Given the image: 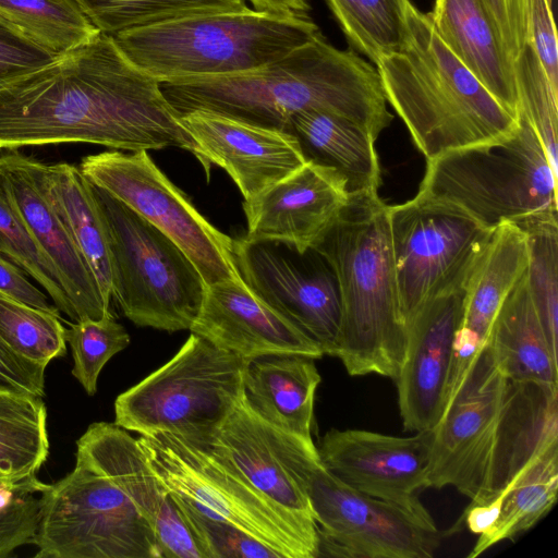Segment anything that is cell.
I'll use <instances>...</instances> for the list:
<instances>
[{
	"label": "cell",
	"mask_w": 558,
	"mask_h": 558,
	"mask_svg": "<svg viewBox=\"0 0 558 558\" xmlns=\"http://www.w3.org/2000/svg\"><path fill=\"white\" fill-rule=\"evenodd\" d=\"M63 143L177 147L203 162L160 83L104 33L0 87V149Z\"/></svg>",
	"instance_id": "1"
},
{
	"label": "cell",
	"mask_w": 558,
	"mask_h": 558,
	"mask_svg": "<svg viewBox=\"0 0 558 558\" xmlns=\"http://www.w3.org/2000/svg\"><path fill=\"white\" fill-rule=\"evenodd\" d=\"M160 87L179 116L207 110L287 132L291 118L306 110L350 119L375 140L392 120L376 66L353 50L336 48L320 32L260 68Z\"/></svg>",
	"instance_id": "2"
},
{
	"label": "cell",
	"mask_w": 558,
	"mask_h": 558,
	"mask_svg": "<svg viewBox=\"0 0 558 558\" xmlns=\"http://www.w3.org/2000/svg\"><path fill=\"white\" fill-rule=\"evenodd\" d=\"M400 46L375 63L389 104L426 160L510 135L505 108L439 38L426 13L407 10Z\"/></svg>",
	"instance_id": "3"
},
{
	"label": "cell",
	"mask_w": 558,
	"mask_h": 558,
	"mask_svg": "<svg viewBox=\"0 0 558 558\" xmlns=\"http://www.w3.org/2000/svg\"><path fill=\"white\" fill-rule=\"evenodd\" d=\"M332 266L341 299L333 356L351 376L396 381L407 348L388 221L378 191L349 194L345 206L314 246Z\"/></svg>",
	"instance_id": "4"
},
{
	"label": "cell",
	"mask_w": 558,
	"mask_h": 558,
	"mask_svg": "<svg viewBox=\"0 0 558 558\" xmlns=\"http://www.w3.org/2000/svg\"><path fill=\"white\" fill-rule=\"evenodd\" d=\"M429 487L453 486L470 506L498 497L522 468L532 426L518 385L497 367L488 341L433 428Z\"/></svg>",
	"instance_id": "5"
},
{
	"label": "cell",
	"mask_w": 558,
	"mask_h": 558,
	"mask_svg": "<svg viewBox=\"0 0 558 558\" xmlns=\"http://www.w3.org/2000/svg\"><path fill=\"white\" fill-rule=\"evenodd\" d=\"M320 31L308 14L247 7L113 35L121 52L159 83L251 71L282 58Z\"/></svg>",
	"instance_id": "6"
},
{
	"label": "cell",
	"mask_w": 558,
	"mask_h": 558,
	"mask_svg": "<svg viewBox=\"0 0 558 558\" xmlns=\"http://www.w3.org/2000/svg\"><path fill=\"white\" fill-rule=\"evenodd\" d=\"M557 177L524 114L508 136L427 160L417 196L454 207L482 227L557 217Z\"/></svg>",
	"instance_id": "7"
},
{
	"label": "cell",
	"mask_w": 558,
	"mask_h": 558,
	"mask_svg": "<svg viewBox=\"0 0 558 558\" xmlns=\"http://www.w3.org/2000/svg\"><path fill=\"white\" fill-rule=\"evenodd\" d=\"M246 361L191 332L170 361L117 397L114 424L202 448L240 400Z\"/></svg>",
	"instance_id": "8"
},
{
	"label": "cell",
	"mask_w": 558,
	"mask_h": 558,
	"mask_svg": "<svg viewBox=\"0 0 558 558\" xmlns=\"http://www.w3.org/2000/svg\"><path fill=\"white\" fill-rule=\"evenodd\" d=\"M137 441L168 492L199 512L244 530L282 558H317L316 522L266 499L221 458L169 433L141 435Z\"/></svg>",
	"instance_id": "9"
},
{
	"label": "cell",
	"mask_w": 558,
	"mask_h": 558,
	"mask_svg": "<svg viewBox=\"0 0 558 558\" xmlns=\"http://www.w3.org/2000/svg\"><path fill=\"white\" fill-rule=\"evenodd\" d=\"M94 190L109 233L112 298L124 316L140 327L190 330L206 289L193 262L122 202Z\"/></svg>",
	"instance_id": "10"
},
{
	"label": "cell",
	"mask_w": 558,
	"mask_h": 558,
	"mask_svg": "<svg viewBox=\"0 0 558 558\" xmlns=\"http://www.w3.org/2000/svg\"><path fill=\"white\" fill-rule=\"evenodd\" d=\"M37 558H162L148 521L110 478L76 459L40 493Z\"/></svg>",
	"instance_id": "11"
},
{
	"label": "cell",
	"mask_w": 558,
	"mask_h": 558,
	"mask_svg": "<svg viewBox=\"0 0 558 558\" xmlns=\"http://www.w3.org/2000/svg\"><path fill=\"white\" fill-rule=\"evenodd\" d=\"M80 170L171 239L193 262L206 286L241 279L233 239L213 226L158 168L147 150L85 156Z\"/></svg>",
	"instance_id": "12"
},
{
	"label": "cell",
	"mask_w": 558,
	"mask_h": 558,
	"mask_svg": "<svg viewBox=\"0 0 558 558\" xmlns=\"http://www.w3.org/2000/svg\"><path fill=\"white\" fill-rule=\"evenodd\" d=\"M400 311L405 326L429 298L466 284L494 230L420 196L388 206Z\"/></svg>",
	"instance_id": "13"
},
{
	"label": "cell",
	"mask_w": 558,
	"mask_h": 558,
	"mask_svg": "<svg viewBox=\"0 0 558 558\" xmlns=\"http://www.w3.org/2000/svg\"><path fill=\"white\" fill-rule=\"evenodd\" d=\"M306 495L317 524V557L430 558L439 545L434 521L348 486L320 460L308 472Z\"/></svg>",
	"instance_id": "14"
},
{
	"label": "cell",
	"mask_w": 558,
	"mask_h": 558,
	"mask_svg": "<svg viewBox=\"0 0 558 558\" xmlns=\"http://www.w3.org/2000/svg\"><path fill=\"white\" fill-rule=\"evenodd\" d=\"M233 257L241 279L263 303L333 356L341 299L335 270L320 252L242 236L233 239Z\"/></svg>",
	"instance_id": "15"
},
{
	"label": "cell",
	"mask_w": 558,
	"mask_h": 558,
	"mask_svg": "<svg viewBox=\"0 0 558 558\" xmlns=\"http://www.w3.org/2000/svg\"><path fill=\"white\" fill-rule=\"evenodd\" d=\"M434 429L409 437L330 429L317 448L324 468L348 486L434 521L417 494L429 488Z\"/></svg>",
	"instance_id": "16"
},
{
	"label": "cell",
	"mask_w": 558,
	"mask_h": 558,
	"mask_svg": "<svg viewBox=\"0 0 558 558\" xmlns=\"http://www.w3.org/2000/svg\"><path fill=\"white\" fill-rule=\"evenodd\" d=\"M202 449L232 465L279 508L315 521L306 495V480L312 466L320 460L316 446L259 418L242 396Z\"/></svg>",
	"instance_id": "17"
},
{
	"label": "cell",
	"mask_w": 558,
	"mask_h": 558,
	"mask_svg": "<svg viewBox=\"0 0 558 558\" xmlns=\"http://www.w3.org/2000/svg\"><path fill=\"white\" fill-rule=\"evenodd\" d=\"M465 286L429 298L407 325L405 354L396 379L405 430L433 429L444 413L454 339L463 316Z\"/></svg>",
	"instance_id": "18"
},
{
	"label": "cell",
	"mask_w": 558,
	"mask_h": 558,
	"mask_svg": "<svg viewBox=\"0 0 558 558\" xmlns=\"http://www.w3.org/2000/svg\"><path fill=\"white\" fill-rule=\"evenodd\" d=\"M80 459L119 486L153 527L162 558H204L183 514L150 468L137 439L114 423L97 422L76 441Z\"/></svg>",
	"instance_id": "19"
},
{
	"label": "cell",
	"mask_w": 558,
	"mask_h": 558,
	"mask_svg": "<svg viewBox=\"0 0 558 558\" xmlns=\"http://www.w3.org/2000/svg\"><path fill=\"white\" fill-rule=\"evenodd\" d=\"M349 199L345 180L332 168L307 160L300 169L244 199L246 239L314 247Z\"/></svg>",
	"instance_id": "20"
},
{
	"label": "cell",
	"mask_w": 558,
	"mask_h": 558,
	"mask_svg": "<svg viewBox=\"0 0 558 558\" xmlns=\"http://www.w3.org/2000/svg\"><path fill=\"white\" fill-rule=\"evenodd\" d=\"M180 120L201 149L207 175L213 165L222 168L244 199L255 197L307 161L296 137L287 131L207 110L183 113Z\"/></svg>",
	"instance_id": "21"
},
{
	"label": "cell",
	"mask_w": 558,
	"mask_h": 558,
	"mask_svg": "<svg viewBox=\"0 0 558 558\" xmlns=\"http://www.w3.org/2000/svg\"><path fill=\"white\" fill-rule=\"evenodd\" d=\"M45 163L21 153L0 155V170L31 234L54 266L74 322L110 312L98 281L53 207L44 184Z\"/></svg>",
	"instance_id": "22"
},
{
	"label": "cell",
	"mask_w": 558,
	"mask_h": 558,
	"mask_svg": "<svg viewBox=\"0 0 558 558\" xmlns=\"http://www.w3.org/2000/svg\"><path fill=\"white\" fill-rule=\"evenodd\" d=\"M190 331L245 360L268 354H300L314 360L324 355L311 339L263 303L242 279L206 286Z\"/></svg>",
	"instance_id": "23"
},
{
	"label": "cell",
	"mask_w": 558,
	"mask_h": 558,
	"mask_svg": "<svg viewBox=\"0 0 558 558\" xmlns=\"http://www.w3.org/2000/svg\"><path fill=\"white\" fill-rule=\"evenodd\" d=\"M529 257L527 235L519 226L506 222L494 230L465 286L464 310L453 344L446 403L487 342L499 310L527 268Z\"/></svg>",
	"instance_id": "24"
},
{
	"label": "cell",
	"mask_w": 558,
	"mask_h": 558,
	"mask_svg": "<svg viewBox=\"0 0 558 558\" xmlns=\"http://www.w3.org/2000/svg\"><path fill=\"white\" fill-rule=\"evenodd\" d=\"M439 38L510 112L519 114L514 61L484 0H434L427 13Z\"/></svg>",
	"instance_id": "25"
},
{
	"label": "cell",
	"mask_w": 558,
	"mask_h": 558,
	"mask_svg": "<svg viewBox=\"0 0 558 558\" xmlns=\"http://www.w3.org/2000/svg\"><path fill=\"white\" fill-rule=\"evenodd\" d=\"M320 375L314 359L300 354H268L247 360L242 398L271 426L314 444V398Z\"/></svg>",
	"instance_id": "26"
},
{
	"label": "cell",
	"mask_w": 558,
	"mask_h": 558,
	"mask_svg": "<svg viewBox=\"0 0 558 558\" xmlns=\"http://www.w3.org/2000/svg\"><path fill=\"white\" fill-rule=\"evenodd\" d=\"M288 132L296 137L306 160L342 175L349 194L378 191L376 140L360 124L338 114L306 110L291 118Z\"/></svg>",
	"instance_id": "27"
},
{
	"label": "cell",
	"mask_w": 558,
	"mask_h": 558,
	"mask_svg": "<svg viewBox=\"0 0 558 558\" xmlns=\"http://www.w3.org/2000/svg\"><path fill=\"white\" fill-rule=\"evenodd\" d=\"M487 341L508 379L558 386L557 353L534 307L526 270L506 298Z\"/></svg>",
	"instance_id": "28"
},
{
	"label": "cell",
	"mask_w": 558,
	"mask_h": 558,
	"mask_svg": "<svg viewBox=\"0 0 558 558\" xmlns=\"http://www.w3.org/2000/svg\"><path fill=\"white\" fill-rule=\"evenodd\" d=\"M44 184L49 199L93 270L108 304L112 300L111 251L107 223L94 185L78 167L45 163Z\"/></svg>",
	"instance_id": "29"
},
{
	"label": "cell",
	"mask_w": 558,
	"mask_h": 558,
	"mask_svg": "<svg viewBox=\"0 0 558 558\" xmlns=\"http://www.w3.org/2000/svg\"><path fill=\"white\" fill-rule=\"evenodd\" d=\"M557 492L558 442L545 449L500 494L504 499L498 518L480 534L468 557L475 558L494 545L530 530L554 507Z\"/></svg>",
	"instance_id": "30"
},
{
	"label": "cell",
	"mask_w": 558,
	"mask_h": 558,
	"mask_svg": "<svg viewBox=\"0 0 558 558\" xmlns=\"http://www.w3.org/2000/svg\"><path fill=\"white\" fill-rule=\"evenodd\" d=\"M48 452L43 397L0 391V478L36 477Z\"/></svg>",
	"instance_id": "31"
},
{
	"label": "cell",
	"mask_w": 558,
	"mask_h": 558,
	"mask_svg": "<svg viewBox=\"0 0 558 558\" xmlns=\"http://www.w3.org/2000/svg\"><path fill=\"white\" fill-rule=\"evenodd\" d=\"M0 15L57 57L100 33L76 0H0Z\"/></svg>",
	"instance_id": "32"
},
{
	"label": "cell",
	"mask_w": 558,
	"mask_h": 558,
	"mask_svg": "<svg viewBox=\"0 0 558 558\" xmlns=\"http://www.w3.org/2000/svg\"><path fill=\"white\" fill-rule=\"evenodd\" d=\"M352 49L375 64L397 49L411 0H325Z\"/></svg>",
	"instance_id": "33"
},
{
	"label": "cell",
	"mask_w": 558,
	"mask_h": 558,
	"mask_svg": "<svg viewBox=\"0 0 558 558\" xmlns=\"http://www.w3.org/2000/svg\"><path fill=\"white\" fill-rule=\"evenodd\" d=\"M100 31L113 36L133 28L199 14L241 11L247 0H76Z\"/></svg>",
	"instance_id": "34"
},
{
	"label": "cell",
	"mask_w": 558,
	"mask_h": 558,
	"mask_svg": "<svg viewBox=\"0 0 558 558\" xmlns=\"http://www.w3.org/2000/svg\"><path fill=\"white\" fill-rule=\"evenodd\" d=\"M0 252L49 294L57 308L75 319L59 275L27 229L0 170Z\"/></svg>",
	"instance_id": "35"
},
{
	"label": "cell",
	"mask_w": 558,
	"mask_h": 558,
	"mask_svg": "<svg viewBox=\"0 0 558 558\" xmlns=\"http://www.w3.org/2000/svg\"><path fill=\"white\" fill-rule=\"evenodd\" d=\"M60 314L16 301L0 292V337L22 357L46 368L66 352Z\"/></svg>",
	"instance_id": "36"
},
{
	"label": "cell",
	"mask_w": 558,
	"mask_h": 558,
	"mask_svg": "<svg viewBox=\"0 0 558 558\" xmlns=\"http://www.w3.org/2000/svg\"><path fill=\"white\" fill-rule=\"evenodd\" d=\"M529 242V291L551 349L558 336V220L542 219L521 227Z\"/></svg>",
	"instance_id": "37"
},
{
	"label": "cell",
	"mask_w": 558,
	"mask_h": 558,
	"mask_svg": "<svg viewBox=\"0 0 558 558\" xmlns=\"http://www.w3.org/2000/svg\"><path fill=\"white\" fill-rule=\"evenodd\" d=\"M521 111L539 137L549 162L558 173V88L554 87L533 48L526 44L514 60Z\"/></svg>",
	"instance_id": "38"
},
{
	"label": "cell",
	"mask_w": 558,
	"mask_h": 558,
	"mask_svg": "<svg viewBox=\"0 0 558 558\" xmlns=\"http://www.w3.org/2000/svg\"><path fill=\"white\" fill-rule=\"evenodd\" d=\"M74 365L72 375L87 395L97 391V380L106 363L130 344V336L111 312L99 319L86 318L70 324L64 330Z\"/></svg>",
	"instance_id": "39"
},
{
	"label": "cell",
	"mask_w": 558,
	"mask_h": 558,
	"mask_svg": "<svg viewBox=\"0 0 558 558\" xmlns=\"http://www.w3.org/2000/svg\"><path fill=\"white\" fill-rule=\"evenodd\" d=\"M170 494L180 508L204 558H282L280 553L244 530L227 521L208 517L195 509L183 497Z\"/></svg>",
	"instance_id": "40"
},
{
	"label": "cell",
	"mask_w": 558,
	"mask_h": 558,
	"mask_svg": "<svg viewBox=\"0 0 558 558\" xmlns=\"http://www.w3.org/2000/svg\"><path fill=\"white\" fill-rule=\"evenodd\" d=\"M56 58L0 15V87Z\"/></svg>",
	"instance_id": "41"
},
{
	"label": "cell",
	"mask_w": 558,
	"mask_h": 558,
	"mask_svg": "<svg viewBox=\"0 0 558 558\" xmlns=\"http://www.w3.org/2000/svg\"><path fill=\"white\" fill-rule=\"evenodd\" d=\"M527 44L533 48L554 87L558 88V44L553 0H526Z\"/></svg>",
	"instance_id": "42"
},
{
	"label": "cell",
	"mask_w": 558,
	"mask_h": 558,
	"mask_svg": "<svg viewBox=\"0 0 558 558\" xmlns=\"http://www.w3.org/2000/svg\"><path fill=\"white\" fill-rule=\"evenodd\" d=\"M40 519V499L34 494L16 496L0 509V558L17 547L34 543Z\"/></svg>",
	"instance_id": "43"
},
{
	"label": "cell",
	"mask_w": 558,
	"mask_h": 558,
	"mask_svg": "<svg viewBox=\"0 0 558 558\" xmlns=\"http://www.w3.org/2000/svg\"><path fill=\"white\" fill-rule=\"evenodd\" d=\"M45 369L15 353L0 337V390L44 397Z\"/></svg>",
	"instance_id": "44"
},
{
	"label": "cell",
	"mask_w": 558,
	"mask_h": 558,
	"mask_svg": "<svg viewBox=\"0 0 558 558\" xmlns=\"http://www.w3.org/2000/svg\"><path fill=\"white\" fill-rule=\"evenodd\" d=\"M499 37L513 61L527 44L526 0H484Z\"/></svg>",
	"instance_id": "45"
},
{
	"label": "cell",
	"mask_w": 558,
	"mask_h": 558,
	"mask_svg": "<svg viewBox=\"0 0 558 558\" xmlns=\"http://www.w3.org/2000/svg\"><path fill=\"white\" fill-rule=\"evenodd\" d=\"M0 292L33 307L59 314L47 295L35 287L26 272L0 252Z\"/></svg>",
	"instance_id": "46"
},
{
	"label": "cell",
	"mask_w": 558,
	"mask_h": 558,
	"mask_svg": "<svg viewBox=\"0 0 558 558\" xmlns=\"http://www.w3.org/2000/svg\"><path fill=\"white\" fill-rule=\"evenodd\" d=\"M252 8L257 11H266L278 14H308L310 4L307 0H247Z\"/></svg>",
	"instance_id": "47"
},
{
	"label": "cell",
	"mask_w": 558,
	"mask_h": 558,
	"mask_svg": "<svg viewBox=\"0 0 558 558\" xmlns=\"http://www.w3.org/2000/svg\"><path fill=\"white\" fill-rule=\"evenodd\" d=\"M24 480V478H23ZM11 481H19V480H8V478H0V485L11 482Z\"/></svg>",
	"instance_id": "48"
},
{
	"label": "cell",
	"mask_w": 558,
	"mask_h": 558,
	"mask_svg": "<svg viewBox=\"0 0 558 558\" xmlns=\"http://www.w3.org/2000/svg\"><path fill=\"white\" fill-rule=\"evenodd\" d=\"M0 391H3V390H0Z\"/></svg>",
	"instance_id": "49"
}]
</instances>
